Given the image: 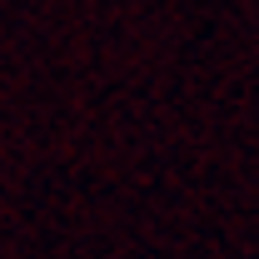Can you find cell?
Instances as JSON below:
<instances>
[]
</instances>
